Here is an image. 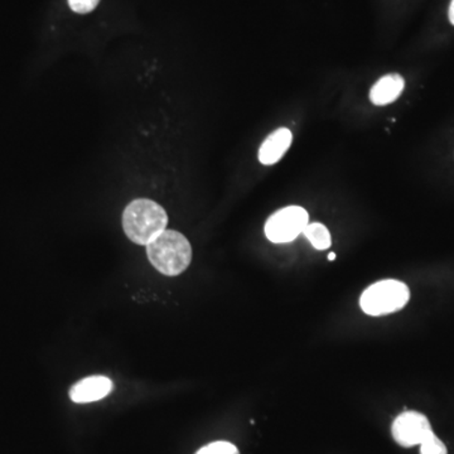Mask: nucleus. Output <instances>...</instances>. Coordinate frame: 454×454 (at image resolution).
I'll list each match as a JSON object with an SVG mask.
<instances>
[{"label":"nucleus","instance_id":"1","mask_svg":"<svg viewBox=\"0 0 454 454\" xmlns=\"http://www.w3.org/2000/svg\"><path fill=\"white\" fill-rule=\"evenodd\" d=\"M149 262L160 273L176 277L190 267L192 247L186 236L175 230H164L153 241L146 245Z\"/></svg>","mask_w":454,"mask_h":454},{"label":"nucleus","instance_id":"2","mask_svg":"<svg viewBox=\"0 0 454 454\" xmlns=\"http://www.w3.org/2000/svg\"><path fill=\"white\" fill-rule=\"evenodd\" d=\"M168 223V215L162 206L152 200L130 202L122 214V229L133 243L148 245L162 234Z\"/></svg>","mask_w":454,"mask_h":454},{"label":"nucleus","instance_id":"3","mask_svg":"<svg viewBox=\"0 0 454 454\" xmlns=\"http://www.w3.org/2000/svg\"><path fill=\"white\" fill-rule=\"evenodd\" d=\"M411 298L405 283L387 279L373 283L360 298L361 309L366 315L380 317L404 309Z\"/></svg>","mask_w":454,"mask_h":454},{"label":"nucleus","instance_id":"4","mask_svg":"<svg viewBox=\"0 0 454 454\" xmlns=\"http://www.w3.org/2000/svg\"><path fill=\"white\" fill-rule=\"evenodd\" d=\"M309 212L300 206H289L269 217L265 235L271 243L286 244L295 240L309 225Z\"/></svg>","mask_w":454,"mask_h":454},{"label":"nucleus","instance_id":"5","mask_svg":"<svg viewBox=\"0 0 454 454\" xmlns=\"http://www.w3.org/2000/svg\"><path fill=\"white\" fill-rule=\"evenodd\" d=\"M393 438L399 446H420L433 433L428 418L418 411H404L394 420L391 427Z\"/></svg>","mask_w":454,"mask_h":454},{"label":"nucleus","instance_id":"6","mask_svg":"<svg viewBox=\"0 0 454 454\" xmlns=\"http://www.w3.org/2000/svg\"><path fill=\"white\" fill-rule=\"evenodd\" d=\"M113 381L106 376H90L74 385L70 397L77 404L98 402L112 393Z\"/></svg>","mask_w":454,"mask_h":454},{"label":"nucleus","instance_id":"7","mask_svg":"<svg viewBox=\"0 0 454 454\" xmlns=\"http://www.w3.org/2000/svg\"><path fill=\"white\" fill-rule=\"evenodd\" d=\"M292 142V131L286 129V128H279V129L271 133L260 146V163L264 164V166H273V164L279 162L288 151Z\"/></svg>","mask_w":454,"mask_h":454},{"label":"nucleus","instance_id":"8","mask_svg":"<svg viewBox=\"0 0 454 454\" xmlns=\"http://www.w3.org/2000/svg\"><path fill=\"white\" fill-rule=\"evenodd\" d=\"M404 88V79L399 74H387L372 86L370 100L376 106H389L402 95Z\"/></svg>","mask_w":454,"mask_h":454},{"label":"nucleus","instance_id":"9","mask_svg":"<svg viewBox=\"0 0 454 454\" xmlns=\"http://www.w3.org/2000/svg\"><path fill=\"white\" fill-rule=\"evenodd\" d=\"M303 235L309 239L312 247L317 250H327L333 244L330 231L324 223H309L304 229Z\"/></svg>","mask_w":454,"mask_h":454},{"label":"nucleus","instance_id":"10","mask_svg":"<svg viewBox=\"0 0 454 454\" xmlns=\"http://www.w3.org/2000/svg\"><path fill=\"white\" fill-rule=\"evenodd\" d=\"M420 454H448V450L446 444L433 432L432 434L420 444Z\"/></svg>","mask_w":454,"mask_h":454},{"label":"nucleus","instance_id":"11","mask_svg":"<svg viewBox=\"0 0 454 454\" xmlns=\"http://www.w3.org/2000/svg\"><path fill=\"white\" fill-rule=\"evenodd\" d=\"M196 454H240L238 448L229 442H214L202 447Z\"/></svg>","mask_w":454,"mask_h":454},{"label":"nucleus","instance_id":"12","mask_svg":"<svg viewBox=\"0 0 454 454\" xmlns=\"http://www.w3.org/2000/svg\"><path fill=\"white\" fill-rule=\"evenodd\" d=\"M100 0H68V5L74 13L88 14L98 7Z\"/></svg>","mask_w":454,"mask_h":454},{"label":"nucleus","instance_id":"13","mask_svg":"<svg viewBox=\"0 0 454 454\" xmlns=\"http://www.w3.org/2000/svg\"><path fill=\"white\" fill-rule=\"evenodd\" d=\"M448 17H450V23L454 26V0L450 2V12H448Z\"/></svg>","mask_w":454,"mask_h":454},{"label":"nucleus","instance_id":"14","mask_svg":"<svg viewBox=\"0 0 454 454\" xmlns=\"http://www.w3.org/2000/svg\"><path fill=\"white\" fill-rule=\"evenodd\" d=\"M334 259H336V254L331 253L330 255H328V260H331V262H333V260Z\"/></svg>","mask_w":454,"mask_h":454}]
</instances>
